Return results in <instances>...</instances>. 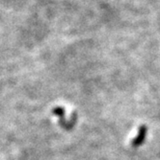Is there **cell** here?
Listing matches in <instances>:
<instances>
[{
    "label": "cell",
    "mask_w": 160,
    "mask_h": 160,
    "mask_svg": "<svg viewBox=\"0 0 160 160\" xmlns=\"http://www.w3.org/2000/svg\"><path fill=\"white\" fill-rule=\"evenodd\" d=\"M147 133H148V127L146 125H141L138 128L137 135L131 141V147L138 148V147L142 146L144 141L146 140Z\"/></svg>",
    "instance_id": "obj_1"
}]
</instances>
